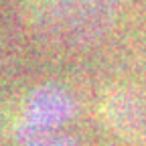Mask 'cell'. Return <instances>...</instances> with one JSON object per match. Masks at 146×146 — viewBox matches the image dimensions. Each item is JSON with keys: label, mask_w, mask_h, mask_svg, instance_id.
Wrapping results in <instances>:
<instances>
[{"label": "cell", "mask_w": 146, "mask_h": 146, "mask_svg": "<svg viewBox=\"0 0 146 146\" xmlns=\"http://www.w3.org/2000/svg\"><path fill=\"white\" fill-rule=\"evenodd\" d=\"M118 0H39L35 25L49 41L77 47L96 41L110 27Z\"/></svg>", "instance_id": "cell-1"}, {"label": "cell", "mask_w": 146, "mask_h": 146, "mask_svg": "<svg viewBox=\"0 0 146 146\" xmlns=\"http://www.w3.org/2000/svg\"><path fill=\"white\" fill-rule=\"evenodd\" d=\"M73 114H75L73 98L59 87L47 85L27 98L21 120H18V130L27 138L39 136L43 132H49L53 128L61 126Z\"/></svg>", "instance_id": "cell-2"}, {"label": "cell", "mask_w": 146, "mask_h": 146, "mask_svg": "<svg viewBox=\"0 0 146 146\" xmlns=\"http://www.w3.org/2000/svg\"><path fill=\"white\" fill-rule=\"evenodd\" d=\"M106 122L128 138L146 140V100L130 91H114L102 106Z\"/></svg>", "instance_id": "cell-3"}, {"label": "cell", "mask_w": 146, "mask_h": 146, "mask_svg": "<svg viewBox=\"0 0 146 146\" xmlns=\"http://www.w3.org/2000/svg\"><path fill=\"white\" fill-rule=\"evenodd\" d=\"M27 146H75V142H71L69 138H49V140H36Z\"/></svg>", "instance_id": "cell-4"}]
</instances>
